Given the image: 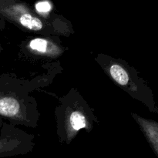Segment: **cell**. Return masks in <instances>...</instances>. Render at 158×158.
I'll use <instances>...</instances> for the list:
<instances>
[{"instance_id":"cell-1","label":"cell","mask_w":158,"mask_h":158,"mask_svg":"<svg viewBox=\"0 0 158 158\" xmlns=\"http://www.w3.org/2000/svg\"><path fill=\"white\" fill-rule=\"evenodd\" d=\"M28 86L23 80L8 74L0 75V117L15 123L35 127L39 114L36 103L29 96Z\"/></svg>"},{"instance_id":"cell-10","label":"cell","mask_w":158,"mask_h":158,"mask_svg":"<svg viewBox=\"0 0 158 158\" xmlns=\"http://www.w3.org/2000/svg\"><path fill=\"white\" fill-rule=\"evenodd\" d=\"M2 49L1 46H0V52H2Z\"/></svg>"},{"instance_id":"cell-9","label":"cell","mask_w":158,"mask_h":158,"mask_svg":"<svg viewBox=\"0 0 158 158\" xmlns=\"http://www.w3.org/2000/svg\"><path fill=\"white\" fill-rule=\"evenodd\" d=\"M3 123H2V117H0V126H1V125H2Z\"/></svg>"},{"instance_id":"cell-6","label":"cell","mask_w":158,"mask_h":158,"mask_svg":"<svg viewBox=\"0 0 158 158\" xmlns=\"http://www.w3.org/2000/svg\"><path fill=\"white\" fill-rule=\"evenodd\" d=\"M23 49L29 54L44 58H58L65 52V48L48 37H36L23 44Z\"/></svg>"},{"instance_id":"cell-7","label":"cell","mask_w":158,"mask_h":158,"mask_svg":"<svg viewBox=\"0 0 158 158\" xmlns=\"http://www.w3.org/2000/svg\"><path fill=\"white\" fill-rule=\"evenodd\" d=\"M131 115L140 127L154 154L158 157V123L155 120L143 118L133 113Z\"/></svg>"},{"instance_id":"cell-8","label":"cell","mask_w":158,"mask_h":158,"mask_svg":"<svg viewBox=\"0 0 158 158\" xmlns=\"http://www.w3.org/2000/svg\"><path fill=\"white\" fill-rule=\"evenodd\" d=\"M52 10V4L49 0H41L35 3V13L38 14L40 17L47 20V15Z\"/></svg>"},{"instance_id":"cell-2","label":"cell","mask_w":158,"mask_h":158,"mask_svg":"<svg viewBox=\"0 0 158 158\" xmlns=\"http://www.w3.org/2000/svg\"><path fill=\"white\" fill-rule=\"evenodd\" d=\"M56 118L59 138L66 144L71 143L80 130L89 132L96 120L89 105L73 89L60 99V104L56 109Z\"/></svg>"},{"instance_id":"cell-5","label":"cell","mask_w":158,"mask_h":158,"mask_svg":"<svg viewBox=\"0 0 158 158\" xmlns=\"http://www.w3.org/2000/svg\"><path fill=\"white\" fill-rule=\"evenodd\" d=\"M0 137V158L23 155L31 152L35 146L33 136L6 124Z\"/></svg>"},{"instance_id":"cell-3","label":"cell","mask_w":158,"mask_h":158,"mask_svg":"<svg viewBox=\"0 0 158 158\" xmlns=\"http://www.w3.org/2000/svg\"><path fill=\"white\" fill-rule=\"evenodd\" d=\"M96 60L117 86L128 93L133 98L147 105L151 111L157 113L151 90L138 77L135 69L123 60H116L104 54H99Z\"/></svg>"},{"instance_id":"cell-4","label":"cell","mask_w":158,"mask_h":158,"mask_svg":"<svg viewBox=\"0 0 158 158\" xmlns=\"http://www.w3.org/2000/svg\"><path fill=\"white\" fill-rule=\"evenodd\" d=\"M0 15L21 29L45 36L62 34L53 23L40 17L25 2L0 0Z\"/></svg>"}]
</instances>
